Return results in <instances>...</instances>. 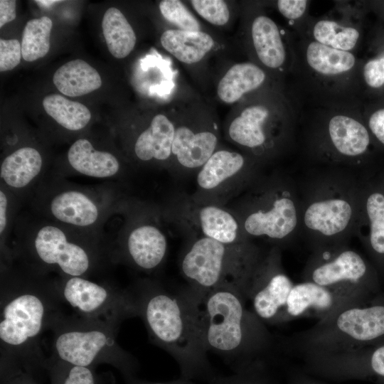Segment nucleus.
<instances>
[{
  "label": "nucleus",
  "instance_id": "nucleus-38",
  "mask_svg": "<svg viewBox=\"0 0 384 384\" xmlns=\"http://www.w3.org/2000/svg\"><path fill=\"white\" fill-rule=\"evenodd\" d=\"M22 56L21 43L17 39H0V71L16 68Z\"/></svg>",
  "mask_w": 384,
  "mask_h": 384
},
{
  "label": "nucleus",
  "instance_id": "nucleus-12",
  "mask_svg": "<svg viewBox=\"0 0 384 384\" xmlns=\"http://www.w3.org/2000/svg\"><path fill=\"white\" fill-rule=\"evenodd\" d=\"M33 247L41 262L57 266L68 277H81L90 268L89 252L79 244L69 241L65 233L56 226L42 227L35 236Z\"/></svg>",
  "mask_w": 384,
  "mask_h": 384
},
{
  "label": "nucleus",
  "instance_id": "nucleus-46",
  "mask_svg": "<svg viewBox=\"0 0 384 384\" xmlns=\"http://www.w3.org/2000/svg\"><path fill=\"white\" fill-rule=\"evenodd\" d=\"M287 384H324L302 374L293 375Z\"/></svg>",
  "mask_w": 384,
  "mask_h": 384
},
{
  "label": "nucleus",
  "instance_id": "nucleus-26",
  "mask_svg": "<svg viewBox=\"0 0 384 384\" xmlns=\"http://www.w3.org/2000/svg\"><path fill=\"white\" fill-rule=\"evenodd\" d=\"M330 140L336 150L344 156L363 154L370 144L368 129L358 121L345 115H336L329 122Z\"/></svg>",
  "mask_w": 384,
  "mask_h": 384
},
{
  "label": "nucleus",
  "instance_id": "nucleus-7",
  "mask_svg": "<svg viewBox=\"0 0 384 384\" xmlns=\"http://www.w3.org/2000/svg\"><path fill=\"white\" fill-rule=\"evenodd\" d=\"M384 335V305L361 306L360 303L340 309L309 329L294 336L298 352L322 356L358 348L360 344Z\"/></svg>",
  "mask_w": 384,
  "mask_h": 384
},
{
  "label": "nucleus",
  "instance_id": "nucleus-39",
  "mask_svg": "<svg viewBox=\"0 0 384 384\" xmlns=\"http://www.w3.org/2000/svg\"><path fill=\"white\" fill-rule=\"evenodd\" d=\"M36 369L16 366H1V384H38Z\"/></svg>",
  "mask_w": 384,
  "mask_h": 384
},
{
  "label": "nucleus",
  "instance_id": "nucleus-29",
  "mask_svg": "<svg viewBox=\"0 0 384 384\" xmlns=\"http://www.w3.org/2000/svg\"><path fill=\"white\" fill-rule=\"evenodd\" d=\"M102 28L110 53L116 58H126L134 49L136 35L124 15L110 7L105 13Z\"/></svg>",
  "mask_w": 384,
  "mask_h": 384
},
{
  "label": "nucleus",
  "instance_id": "nucleus-1",
  "mask_svg": "<svg viewBox=\"0 0 384 384\" xmlns=\"http://www.w3.org/2000/svg\"><path fill=\"white\" fill-rule=\"evenodd\" d=\"M142 289L134 297L151 339L177 361L181 378L210 380L214 375L201 335L198 293L191 288L181 293L156 286Z\"/></svg>",
  "mask_w": 384,
  "mask_h": 384
},
{
  "label": "nucleus",
  "instance_id": "nucleus-25",
  "mask_svg": "<svg viewBox=\"0 0 384 384\" xmlns=\"http://www.w3.org/2000/svg\"><path fill=\"white\" fill-rule=\"evenodd\" d=\"M53 81L63 95L78 97L99 89L102 80L99 73L81 59H75L61 65L54 73Z\"/></svg>",
  "mask_w": 384,
  "mask_h": 384
},
{
  "label": "nucleus",
  "instance_id": "nucleus-36",
  "mask_svg": "<svg viewBox=\"0 0 384 384\" xmlns=\"http://www.w3.org/2000/svg\"><path fill=\"white\" fill-rule=\"evenodd\" d=\"M159 11L162 16L174 25L176 29L191 31H201L197 18L178 0H163L159 3Z\"/></svg>",
  "mask_w": 384,
  "mask_h": 384
},
{
  "label": "nucleus",
  "instance_id": "nucleus-34",
  "mask_svg": "<svg viewBox=\"0 0 384 384\" xmlns=\"http://www.w3.org/2000/svg\"><path fill=\"white\" fill-rule=\"evenodd\" d=\"M209 384H281L263 360L254 361L235 368L228 376L214 375Z\"/></svg>",
  "mask_w": 384,
  "mask_h": 384
},
{
  "label": "nucleus",
  "instance_id": "nucleus-40",
  "mask_svg": "<svg viewBox=\"0 0 384 384\" xmlns=\"http://www.w3.org/2000/svg\"><path fill=\"white\" fill-rule=\"evenodd\" d=\"M363 76L371 87L378 88L384 85V55L369 60L364 65Z\"/></svg>",
  "mask_w": 384,
  "mask_h": 384
},
{
  "label": "nucleus",
  "instance_id": "nucleus-5",
  "mask_svg": "<svg viewBox=\"0 0 384 384\" xmlns=\"http://www.w3.org/2000/svg\"><path fill=\"white\" fill-rule=\"evenodd\" d=\"M31 287H16L4 292L1 302L0 340L3 366L38 368L30 361L31 352L43 329L59 318L54 313L52 298Z\"/></svg>",
  "mask_w": 384,
  "mask_h": 384
},
{
  "label": "nucleus",
  "instance_id": "nucleus-35",
  "mask_svg": "<svg viewBox=\"0 0 384 384\" xmlns=\"http://www.w3.org/2000/svg\"><path fill=\"white\" fill-rule=\"evenodd\" d=\"M51 384H102L94 368L68 364L51 358L46 361Z\"/></svg>",
  "mask_w": 384,
  "mask_h": 384
},
{
  "label": "nucleus",
  "instance_id": "nucleus-43",
  "mask_svg": "<svg viewBox=\"0 0 384 384\" xmlns=\"http://www.w3.org/2000/svg\"><path fill=\"white\" fill-rule=\"evenodd\" d=\"M16 1H0V28L16 18Z\"/></svg>",
  "mask_w": 384,
  "mask_h": 384
},
{
  "label": "nucleus",
  "instance_id": "nucleus-37",
  "mask_svg": "<svg viewBox=\"0 0 384 384\" xmlns=\"http://www.w3.org/2000/svg\"><path fill=\"white\" fill-rule=\"evenodd\" d=\"M191 5L195 11L212 25L221 26L230 20V12L223 0H192Z\"/></svg>",
  "mask_w": 384,
  "mask_h": 384
},
{
  "label": "nucleus",
  "instance_id": "nucleus-17",
  "mask_svg": "<svg viewBox=\"0 0 384 384\" xmlns=\"http://www.w3.org/2000/svg\"><path fill=\"white\" fill-rule=\"evenodd\" d=\"M246 161L242 154L228 149H216L198 169L196 183L204 196L213 197L225 191L245 176Z\"/></svg>",
  "mask_w": 384,
  "mask_h": 384
},
{
  "label": "nucleus",
  "instance_id": "nucleus-4",
  "mask_svg": "<svg viewBox=\"0 0 384 384\" xmlns=\"http://www.w3.org/2000/svg\"><path fill=\"white\" fill-rule=\"evenodd\" d=\"M263 255L251 242L230 245L200 236L186 250L180 267L190 288L197 292L232 285L241 289L245 295L252 272Z\"/></svg>",
  "mask_w": 384,
  "mask_h": 384
},
{
  "label": "nucleus",
  "instance_id": "nucleus-22",
  "mask_svg": "<svg viewBox=\"0 0 384 384\" xmlns=\"http://www.w3.org/2000/svg\"><path fill=\"white\" fill-rule=\"evenodd\" d=\"M70 165L78 173L95 178H108L116 175L119 162L113 154L96 150L86 139H79L68 151Z\"/></svg>",
  "mask_w": 384,
  "mask_h": 384
},
{
  "label": "nucleus",
  "instance_id": "nucleus-21",
  "mask_svg": "<svg viewBox=\"0 0 384 384\" xmlns=\"http://www.w3.org/2000/svg\"><path fill=\"white\" fill-rule=\"evenodd\" d=\"M160 41L168 53L180 62L188 65L202 60L215 45L213 37L206 32L176 28L163 32Z\"/></svg>",
  "mask_w": 384,
  "mask_h": 384
},
{
  "label": "nucleus",
  "instance_id": "nucleus-15",
  "mask_svg": "<svg viewBox=\"0 0 384 384\" xmlns=\"http://www.w3.org/2000/svg\"><path fill=\"white\" fill-rule=\"evenodd\" d=\"M218 140L213 127L176 123L172 163L183 170H198L216 151Z\"/></svg>",
  "mask_w": 384,
  "mask_h": 384
},
{
  "label": "nucleus",
  "instance_id": "nucleus-16",
  "mask_svg": "<svg viewBox=\"0 0 384 384\" xmlns=\"http://www.w3.org/2000/svg\"><path fill=\"white\" fill-rule=\"evenodd\" d=\"M360 303L309 281L294 284L286 305L287 321L311 316L323 320L346 306Z\"/></svg>",
  "mask_w": 384,
  "mask_h": 384
},
{
  "label": "nucleus",
  "instance_id": "nucleus-42",
  "mask_svg": "<svg viewBox=\"0 0 384 384\" xmlns=\"http://www.w3.org/2000/svg\"><path fill=\"white\" fill-rule=\"evenodd\" d=\"M368 127L376 139L384 144V109L375 112L370 116Z\"/></svg>",
  "mask_w": 384,
  "mask_h": 384
},
{
  "label": "nucleus",
  "instance_id": "nucleus-9",
  "mask_svg": "<svg viewBox=\"0 0 384 384\" xmlns=\"http://www.w3.org/2000/svg\"><path fill=\"white\" fill-rule=\"evenodd\" d=\"M370 274L365 259L343 245L314 251L306 265L303 279L360 302Z\"/></svg>",
  "mask_w": 384,
  "mask_h": 384
},
{
  "label": "nucleus",
  "instance_id": "nucleus-8",
  "mask_svg": "<svg viewBox=\"0 0 384 384\" xmlns=\"http://www.w3.org/2000/svg\"><path fill=\"white\" fill-rule=\"evenodd\" d=\"M238 218L247 238L284 242L300 227V203L289 187L275 185L261 191Z\"/></svg>",
  "mask_w": 384,
  "mask_h": 384
},
{
  "label": "nucleus",
  "instance_id": "nucleus-23",
  "mask_svg": "<svg viewBox=\"0 0 384 384\" xmlns=\"http://www.w3.org/2000/svg\"><path fill=\"white\" fill-rule=\"evenodd\" d=\"M50 210L59 221L79 227L93 225L100 215L96 203L78 191H67L56 195L50 202Z\"/></svg>",
  "mask_w": 384,
  "mask_h": 384
},
{
  "label": "nucleus",
  "instance_id": "nucleus-24",
  "mask_svg": "<svg viewBox=\"0 0 384 384\" xmlns=\"http://www.w3.org/2000/svg\"><path fill=\"white\" fill-rule=\"evenodd\" d=\"M265 78V72L252 63L235 64L220 79L217 95L223 102L234 104L245 94L260 87Z\"/></svg>",
  "mask_w": 384,
  "mask_h": 384
},
{
  "label": "nucleus",
  "instance_id": "nucleus-27",
  "mask_svg": "<svg viewBox=\"0 0 384 384\" xmlns=\"http://www.w3.org/2000/svg\"><path fill=\"white\" fill-rule=\"evenodd\" d=\"M252 43L261 63L270 68H278L285 60V50L277 24L270 18L260 15L252 21Z\"/></svg>",
  "mask_w": 384,
  "mask_h": 384
},
{
  "label": "nucleus",
  "instance_id": "nucleus-28",
  "mask_svg": "<svg viewBox=\"0 0 384 384\" xmlns=\"http://www.w3.org/2000/svg\"><path fill=\"white\" fill-rule=\"evenodd\" d=\"M42 166V156L37 149L31 146L21 147L4 159L1 165V178L11 188H24L37 177Z\"/></svg>",
  "mask_w": 384,
  "mask_h": 384
},
{
  "label": "nucleus",
  "instance_id": "nucleus-31",
  "mask_svg": "<svg viewBox=\"0 0 384 384\" xmlns=\"http://www.w3.org/2000/svg\"><path fill=\"white\" fill-rule=\"evenodd\" d=\"M306 60L315 71L324 75H337L350 70L355 65L354 55L318 42H311L306 49Z\"/></svg>",
  "mask_w": 384,
  "mask_h": 384
},
{
  "label": "nucleus",
  "instance_id": "nucleus-14",
  "mask_svg": "<svg viewBox=\"0 0 384 384\" xmlns=\"http://www.w3.org/2000/svg\"><path fill=\"white\" fill-rule=\"evenodd\" d=\"M188 208V223L197 228L201 236L230 245L250 242L238 217L218 203L195 200Z\"/></svg>",
  "mask_w": 384,
  "mask_h": 384
},
{
  "label": "nucleus",
  "instance_id": "nucleus-30",
  "mask_svg": "<svg viewBox=\"0 0 384 384\" xmlns=\"http://www.w3.org/2000/svg\"><path fill=\"white\" fill-rule=\"evenodd\" d=\"M43 107L60 125L71 131L85 127L91 119V113L85 105L60 95L51 94L45 97Z\"/></svg>",
  "mask_w": 384,
  "mask_h": 384
},
{
  "label": "nucleus",
  "instance_id": "nucleus-20",
  "mask_svg": "<svg viewBox=\"0 0 384 384\" xmlns=\"http://www.w3.org/2000/svg\"><path fill=\"white\" fill-rule=\"evenodd\" d=\"M270 117L269 109L263 105L245 107L232 117L226 128L228 139L242 147L256 150L267 144L265 128Z\"/></svg>",
  "mask_w": 384,
  "mask_h": 384
},
{
  "label": "nucleus",
  "instance_id": "nucleus-13",
  "mask_svg": "<svg viewBox=\"0 0 384 384\" xmlns=\"http://www.w3.org/2000/svg\"><path fill=\"white\" fill-rule=\"evenodd\" d=\"M356 231L375 257H384V174L362 184Z\"/></svg>",
  "mask_w": 384,
  "mask_h": 384
},
{
  "label": "nucleus",
  "instance_id": "nucleus-19",
  "mask_svg": "<svg viewBox=\"0 0 384 384\" xmlns=\"http://www.w3.org/2000/svg\"><path fill=\"white\" fill-rule=\"evenodd\" d=\"M176 123L164 114L155 115L134 144L135 156L142 161L172 163Z\"/></svg>",
  "mask_w": 384,
  "mask_h": 384
},
{
  "label": "nucleus",
  "instance_id": "nucleus-6",
  "mask_svg": "<svg viewBox=\"0 0 384 384\" xmlns=\"http://www.w3.org/2000/svg\"><path fill=\"white\" fill-rule=\"evenodd\" d=\"M119 321L59 317L53 324V358L71 365L94 367L107 363L117 368L126 380L134 378L137 365L116 341Z\"/></svg>",
  "mask_w": 384,
  "mask_h": 384
},
{
  "label": "nucleus",
  "instance_id": "nucleus-3",
  "mask_svg": "<svg viewBox=\"0 0 384 384\" xmlns=\"http://www.w3.org/2000/svg\"><path fill=\"white\" fill-rule=\"evenodd\" d=\"M315 186L300 203V228L312 240L314 251L343 246L357 230L362 184L333 178Z\"/></svg>",
  "mask_w": 384,
  "mask_h": 384
},
{
  "label": "nucleus",
  "instance_id": "nucleus-33",
  "mask_svg": "<svg viewBox=\"0 0 384 384\" xmlns=\"http://www.w3.org/2000/svg\"><path fill=\"white\" fill-rule=\"evenodd\" d=\"M316 42L338 50L348 51L355 47L359 38L358 31L330 20L318 21L313 29Z\"/></svg>",
  "mask_w": 384,
  "mask_h": 384
},
{
  "label": "nucleus",
  "instance_id": "nucleus-11",
  "mask_svg": "<svg viewBox=\"0 0 384 384\" xmlns=\"http://www.w3.org/2000/svg\"><path fill=\"white\" fill-rule=\"evenodd\" d=\"M55 292L82 319L119 321L138 314L134 296L117 293L82 277H69Z\"/></svg>",
  "mask_w": 384,
  "mask_h": 384
},
{
  "label": "nucleus",
  "instance_id": "nucleus-32",
  "mask_svg": "<svg viewBox=\"0 0 384 384\" xmlns=\"http://www.w3.org/2000/svg\"><path fill=\"white\" fill-rule=\"evenodd\" d=\"M52 27L51 19L46 16L27 21L21 41L23 60L32 62L46 55L50 49Z\"/></svg>",
  "mask_w": 384,
  "mask_h": 384
},
{
  "label": "nucleus",
  "instance_id": "nucleus-45",
  "mask_svg": "<svg viewBox=\"0 0 384 384\" xmlns=\"http://www.w3.org/2000/svg\"><path fill=\"white\" fill-rule=\"evenodd\" d=\"M128 384H193L192 380H187L181 377V378L163 383H153L145 380H140L134 378L127 380Z\"/></svg>",
  "mask_w": 384,
  "mask_h": 384
},
{
  "label": "nucleus",
  "instance_id": "nucleus-47",
  "mask_svg": "<svg viewBox=\"0 0 384 384\" xmlns=\"http://www.w3.org/2000/svg\"><path fill=\"white\" fill-rule=\"evenodd\" d=\"M36 2L38 4H41L42 6H46V7H48L50 5H53L55 3H58V2H61V1H36Z\"/></svg>",
  "mask_w": 384,
  "mask_h": 384
},
{
  "label": "nucleus",
  "instance_id": "nucleus-18",
  "mask_svg": "<svg viewBox=\"0 0 384 384\" xmlns=\"http://www.w3.org/2000/svg\"><path fill=\"white\" fill-rule=\"evenodd\" d=\"M126 246L128 257L136 267L144 271H152L164 262L168 242L158 227L143 224L131 230Z\"/></svg>",
  "mask_w": 384,
  "mask_h": 384
},
{
  "label": "nucleus",
  "instance_id": "nucleus-41",
  "mask_svg": "<svg viewBox=\"0 0 384 384\" xmlns=\"http://www.w3.org/2000/svg\"><path fill=\"white\" fill-rule=\"evenodd\" d=\"M306 4L305 0H279L277 2L279 11L291 20L300 18L306 10Z\"/></svg>",
  "mask_w": 384,
  "mask_h": 384
},
{
  "label": "nucleus",
  "instance_id": "nucleus-44",
  "mask_svg": "<svg viewBox=\"0 0 384 384\" xmlns=\"http://www.w3.org/2000/svg\"><path fill=\"white\" fill-rule=\"evenodd\" d=\"M8 198L5 193L0 191V234L2 235L8 221Z\"/></svg>",
  "mask_w": 384,
  "mask_h": 384
},
{
  "label": "nucleus",
  "instance_id": "nucleus-10",
  "mask_svg": "<svg viewBox=\"0 0 384 384\" xmlns=\"http://www.w3.org/2000/svg\"><path fill=\"white\" fill-rule=\"evenodd\" d=\"M284 272L278 247L264 253L247 284L245 296L264 324L287 321L286 305L294 286Z\"/></svg>",
  "mask_w": 384,
  "mask_h": 384
},
{
  "label": "nucleus",
  "instance_id": "nucleus-2",
  "mask_svg": "<svg viewBox=\"0 0 384 384\" xmlns=\"http://www.w3.org/2000/svg\"><path fill=\"white\" fill-rule=\"evenodd\" d=\"M198 293L201 335L206 351L237 360L235 368L262 360V352L270 346V334L265 324L247 309L241 289L225 285Z\"/></svg>",
  "mask_w": 384,
  "mask_h": 384
}]
</instances>
